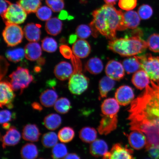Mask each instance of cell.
Masks as SVG:
<instances>
[{"instance_id": "db71d44e", "label": "cell", "mask_w": 159, "mask_h": 159, "mask_svg": "<svg viewBox=\"0 0 159 159\" xmlns=\"http://www.w3.org/2000/svg\"><path fill=\"white\" fill-rule=\"evenodd\" d=\"M77 36L76 34H71L70 35L69 38V43L70 44H73L77 41Z\"/></svg>"}, {"instance_id": "f1b7e54d", "label": "cell", "mask_w": 159, "mask_h": 159, "mask_svg": "<svg viewBox=\"0 0 159 159\" xmlns=\"http://www.w3.org/2000/svg\"><path fill=\"white\" fill-rule=\"evenodd\" d=\"M20 154L23 159H35L38 156V150L34 144L28 143L22 148Z\"/></svg>"}, {"instance_id": "c3c4849f", "label": "cell", "mask_w": 159, "mask_h": 159, "mask_svg": "<svg viewBox=\"0 0 159 159\" xmlns=\"http://www.w3.org/2000/svg\"><path fill=\"white\" fill-rule=\"evenodd\" d=\"M149 156L152 159H159V146H152L146 150Z\"/></svg>"}, {"instance_id": "7bdbcfd3", "label": "cell", "mask_w": 159, "mask_h": 159, "mask_svg": "<svg viewBox=\"0 0 159 159\" xmlns=\"http://www.w3.org/2000/svg\"><path fill=\"white\" fill-rule=\"evenodd\" d=\"M138 12L139 16L143 20L150 19L153 13V11L152 7L146 4L141 6L139 7Z\"/></svg>"}, {"instance_id": "836d02e7", "label": "cell", "mask_w": 159, "mask_h": 159, "mask_svg": "<svg viewBox=\"0 0 159 159\" xmlns=\"http://www.w3.org/2000/svg\"><path fill=\"white\" fill-rule=\"evenodd\" d=\"M6 56L7 59L11 62H19L25 57V49L17 48L9 50L6 52Z\"/></svg>"}, {"instance_id": "74e56055", "label": "cell", "mask_w": 159, "mask_h": 159, "mask_svg": "<svg viewBox=\"0 0 159 159\" xmlns=\"http://www.w3.org/2000/svg\"><path fill=\"white\" fill-rule=\"evenodd\" d=\"M51 153L53 159H63L67 154V149L64 144L57 143L53 147Z\"/></svg>"}, {"instance_id": "d590c367", "label": "cell", "mask_w": 159, "mask_h": 159, "mask_svg": "<svg viewBox=\"0 0 159 159\" xmlns=\"http://www.w3.org/2000/svg\"><path fill=\"white\" fill-rule=\"evenodd\" d=\"M57 136L61 142L63 143H69L74 138L75 136V131L70 127H65L59 131Z\"/></svg>"}, {"instance_id": "4dcf8cb0", "label": "cell", "mask_w": 159, "mask_h": 159, "mask_svg": "<svg viewBox=\"0 0 159 159\" xmlns=\"http://www.w3.org/2000/svg\"><path fill=\"white\" fill-rule=\"evenodd\" d=\"M42 0H19L17 4L28 14L36 12L41 5Z\"/></svg>"}, {"instance_id": "e575fe53", "label": "cell", "mask_w": 159, "mask_h": 159, "mask_svg": "<svg viewBox=\"0 0 159 159\" xmlns=\"http://www.w3.org/2000/svg\"><path fill=\"white\" fill-rule=\"evenodd\" d=\"M54 107L55 110L59 114H66L71 109V103L68 99L62 97L57 99Z\"/></svg>"}, {"instance_id": "b9f144b4", "label": "cell", "mask_w": 159, "mask_h": 159, "mask_svg": "<svg viewBox=\"0 0 159 159\" xmlns=\"http://www.w3.org/2000/svg\"><path fill=\"white\" fill-rule=\"evenodd\" d=\"M36 15L38 18L42 21H48L51 19L52 11L51 8L46 6H43L37 10Z\"/></svg>"}, {"instance_id": "60d3db41", "label": "cell", "mask_w": 159, "mask_h": 159, "mask_svg": "<svg viewBox=\"0 0 159 159\" xmlns=\"http://www.w3.org/2000/svg\"><path fill=\"white\" fill-rule=\"evenodd\" d=\"M92 34V29L90 26L86 25H81L77 27L76 34L81 39L88 38Z\"/></svg>"}, {"instance_id": "9a60e30c", "label": "cell", "mask_w": 159, "mask_h": 159, "mask_svg": "<svg viewBox=\"0 0 159 159\" xmlns=\"http://www.w3.org/2000/svg\"><path fill=\"white\" fill-rule=\"evenodd\" d=\"M128 138L130 146L135 150H140L146 146V137L144 133L141 131L133 130L128 135Z\"/></svg>"}, {"instance_id": "e0dca14e", "label": "cell", "mask_w": 159, "mask_h": 159, "mask_svg": "<svg viewBox=\"0 0 159 159\" xmlns=\"http://www.w3.org/2000/svg\"><path fill=\"white\" fill-rule=\"evenodd\" d=\"M73 54L79 58H84L90 54L91 48L90 45L84 39H79L73 44Z\"/></svg>"}, {"instance_id": "bcb514c9", "label": "cell", "mask_w": 159, "mask_h": 159, "mask_svg": "<svg viewBox=\"0 0 159 159\" xmlns=\"http://www.w3.org/2000/svg\"><path fill=\"white\" fill-rule=\"evenodd\" d=\"M137 4V0H119V6L121 9L129 11L134 9Z\"/></svg>"}, {"instance_id": "ac0fdd59", "label": "cell", "mask_w": 159, "mask_h": 159, "mask_svg": "<svg viewBox=\"0 0 159 159\" xmlns=\"http://www.w3.org/2000/svg\"><path fill=\"white\" fill-rule=\"evenodd\" d=\"M41 26L37 24H28L24 28V34L25 38L30 42H37L40 39Z\"/></svg>"}, {"instance_id": "8fae6325", "label": "cell", "mask_w": 159, "mask_h": 159, "mask_svg": "<svg viewBox=\"0 0 159 159\" xmlns=\"http://www.w3.org/2000/svg\"><path fill=\"white\" fill-rule=\"evenodd\" d=\"M125 70L123 65L115 60L109 61L105 69L107 76L116 81L120 80L124 78Z\"/></svg>"}, {"instance_id": "8992f818", "label": "cell", "mask_w": 159, "mask_h": 159, "mask_svg": "<svg viewBox=\"0 0 159 159\" xmlns=\"http://www.w3.org/2000/svg\"><path fill=\"white\" fill-rule=\"evenodd\" d=\"M9 77L11 79L10 83L14 91L20 90V94L33 80V77L30 74L28 69L21 67H18Z\"/></svg>"}, {"instance_id": "7a4b0ae2", "label": "cell", "mask_w": 159, "mask_h": 159, "mask_svg": "<svg viewBox=\"0 0 159 159\" xmlns=\"http://www.w3.org/2000/svg\"><path fill=\"white\" fill-rule=\"evenodd\" d=\"M93 19L89 24L91 29L96 30L107 39H116V31L126 30L124 13L113 6L103 5L92 13Z\"/></svg>"}, {"instance_id": "2e32d148", "label": "cell", "mask_w": 159, "mask_h": 159, "mask_svg": "<svg viewBox=\"0 0 159 159\" xmlns=\"http://www.w3.org/2000/svg\"><path fill=\"white\" fill-rule=\"evenodd\" d=\"M74 71L73 67L70 63L63 61L56 66L54 73L57 78L61 81L69 79Z\"/></svg>"}, {"instance_id": "cb8c5ba5", "label": "cell", "mask_w": 159, "mask_h": 159, "mask_svg": "<svg viewBox=\"0 0 159 159\" xmlns=\"http://www.w3.org/2000/svg\"><path fill=\"white\" fill-rule=\"evenodd\" d=\"M140 17L137 12L129 11L124 13V23L127 29H134L137 28L140 22Z\"/></svg>"}, {"instance_id": "6da1fadb", "label": "cell", "mask_w": 159, "mask_h": 159, "mask_svg": "<svg viewBox=\"0 0 159 159\" xmlns=\"http://www.w3.org/2000/svg\"><path fill=\"white\" fill-rule=\"evenodd\" d=\"M131 103L128 118L130 130L144 133L146 150L159 146V85L151 80V85Z\"/></svg>"}, {"instance_id": "9c48e42d", "label": "cell", "mask_w": 159, "mask_h": 159, "mask_svg": "<svg viewBox=\"0 0 159 159\" xmlns=\"http://www.w3.org/2000/svg\"><path fill=\"white\" fill-rule=\"evenodd\" d=\"M133 154L134 151L132 149L117 143L104 155L102 159H135Z\"/></svg>"}, {"instance_id": "ab89813d", "label": "cell", "mask_w": 159, "mask_h": 159, "mask_svg": "<svg viewBox=\"0 0 159 159\" xmlns=\"http://www.w3.org/2000/svg\"><path fill=\"white\" fill-rule=\"evenodd\" d=\"M147 42L150 51L159 53V34L154 33L151 35L148 38Z\"/></svg>"}, {"instance_id": "f6af8a7d", "label": "cell", "mask_w": 159, "mask_h": 159, "mask_svg": "<svg viewBox=\"0 0 159 159\" xmlns=\"http://www.w3.org/2000/svg\"><path fill=\"white\" fill-rule=\"evenodd\" d=\"M16 118V114L14 112L8 110H2L1 111L0 122L1 124L14 120Z\"/></svg>"}, {"instance_id": "603a6c76", "label": "cell", "mask_w": 159, "mask_h": 159, "mask_svg": "<svg viewBox=\"0 0 159 159\" xmlns=\"http://www.w3.org/2000/svg\"><path fill=\"white\" fill-rule=\"evenodd\" d=\"M90 152L93 156L99 157L108 152V146L104 140L97 139L92 143L89 148Z\"/></svg>"}, {"instance_id": "83f0119b", "label": "cell", "mask_w": 159, "mask_h": 159, "mask_svg": "<svg viewBox=\"0 0 159 159\" xmlns=\"http://www.w3.org/2000/svg\"><path fill=\"white\" fill-rule=\"evenodd\" d=\"M85 68L91 74L98 75L102 72L104 68V65L100 59L94 57L87 61Z\"/></svg>"}, {"instance_id": "7402d4cb", "label": "cell", "mask_w": 159, "mask_h": 159, "mask_svg": "<svg viewBox=\"0 0 159 159\" xmlns=\"http://www.w3.org/2000/svg\"><path fill=\"white\" fill-rule=\"evenodd\" d=\"M119 104L116 99L109 98L105 99L101 106L102 115L110 116L117 115L120 108Z\"/></svg>"}, {"instance_id": "6f0895ef", "label": "cell", "mask_w": 159, "mask_h": 159, "mask_svg": "<svg viewBox=\"0 0 159 159\" xmlns=\"http://www.w3.org/2000/svg\"><path fill=\"white\" fill-rule=\"evenodd\" d=\"M2 125V127L3 129H6V130H8L11 128V125L8 123H5Z\"/></svg>"}, {"instance_id": "d4e9b609", "label": "cell", "mask_w": 159, "mask_h": 159, "mask_svg": "<svg viewBox=\"0 0 159 159\" xmlns=\"http://www.w3.org/2000/svg\"><path fill=\"white\" fill-rule=\"evenodd\" d=\"M58 95L53 89H48L41 93L39 97L41 104L46 107H51L54 105L57 100Z\"/></svg>"}, {"instance_id": "9f6ffc18", "label": "cell", "mask_w": 159, "mask_h": 159, "mask_svg": "<svg viewBox=\"0 0 159 159\" xmlns=\"http://www.w3.org/2000/svg\"><path fill=\"white\" fill-rule=\"evenodd\" d=\"M118 0H104L107 5L114 6L116 4V2Z\"/></svg>"}, {"instance_id": "4316f807", "label": "cell", "mask_w": 159, "mask_h": 159, "mask_svg": "<svg viewBox=\"0 0 159 159\" xmlns=\"http://www.w3.org/2000/svg\"><path fill=\"white\" fill-rule=\"evenodd\" d=\"M62 22L57 17L51 18L46 23L45 29L49 34L53 36L57 35L62 30Z\"/></svg>"}, {"instance_id": "f35d334b", "label": "cell", "mask_w": 159, "mask_h": 159, "mask_svg": "<svg viewBox=\"0 0 159 159\" xmlns=\"http://www.w3.org/2000/svg\"><path fill=\"white\" fill-rule=\"evenodd\" d=\"M42 48L43 51L48 53H53L57 51V44L56 41L52 37H47L42 41Z\"/></svg>"}, {"instance_id": "7c38bea8", "label": "cell", "mask_w": 159, "mask_h": 159, "mask_svg": "<svg viewBox=\"0 0 159 159\" xmlns=\"http://www.w3.org/2000/svg\"><path fill=\"white\" fill-rule=\"evenodd\" d=\"M100 124L98 128L99 134L106 135L116 129L118 125L117 115L114 116L102 115Z\"/></svg>"}, {"instance_id": "277c9868", "label": "cell", "mask_w": 159, "mask_h": 159, "mask_svg": "<svg viewBox=\"0 0 159 159\" xmlns=\"http://www.w3.org/2000/svg\"><path fill=\"white\" fill-rule=\"evenodd\" d=\"M71 59L74 71L69 79L68 88L72 94L80 95L88 88L89 80L81 73L82 65L79 58L73 55Z\"/></svg>"}, {"instance_id": "d6a6232c", "label": "cell", "mask_w": 159, "mask_h": 159, "mask_svg": "<svg viewBox=\"0 0 159 159\" xmlns=\"http://www.w3.org/2000/svg\"><path fill=\"white\" fill-rule=\"evenodd\" d=\"M122 65L125 70L128 74L135 73L141 68L140 63L136 56L125 59Z\"/></svg>"}, {"instance_id": "5bb4252c", "label": "cell", "mask_w": 159, "mask_h": 159, "mask_svg": "<svg viewBox=\"0 0 159 159\" xmlns=\"http://www.w3.org/2000/svg\"><path fill=\"white\" fill-rule=\"evenodd\" d=\"M21 138V134L16 128L15 126L11 127L6 134L1 137V141L3 148L17 144L20 142Z\"/></svg>"}, {"instance_id": "ee69618b", "label": "cell", "mask_w": 159, "mask_h": 159, "mask_svg": "<svg viewBox=\"0 0 159 159\" xmlns=\"http://www.w3.org/2000/svg\"><path fill=\"white\" fill-rule=\"evenodd\" d=\"M48 6L55 12L61 11L65 7L63 0H46Z\"/></svg>"}, {"instance_id": "5b68a950", "label": "cell", "mask_w": 159, "mask_h": 159, "mask_svg": "<svg viewBox=\"0 0 159 159\" xmlns=\"http://www.w3.org/2000/svg\"><path fill=\"white\" fill-rule=\"evenodd\" d=\"M136 57L141 69L146 72L151 80L159 85V57L149 53Z\"/></svg>"}, {"instance_id": "ffe728a7", "label": "cell", "mask_w": 159, "mask_h": 159, "mask_svg": "<svg viewBox=\"0 0 159 159\" xmlns=\"http://www.w3.org/2000/svg\"><path fill=\"white\" fill-rule=\"evenodd\" d=\"M25 58L30 61L38 60L42 55L41 46L37 42H30L25 48Z\"/></svg>"}, {"instance_id": "52a82bcc", "label": "cell", "mask_w": 159, "mask_h": 159, "mask_svg": "<svg viewBox=\"0 0 159 159\" xmlns=\"http://www.w3.org/2000/svg\"><path fill=\"white\" fill-rule=\"evenodd\" d=\"M27 17V13L18 4L11 3L2 17L6 25L22 24Z\"/></svg>"}, {"instance_id": "f907efd6", "label": "cell", "mask_w": 159, "mask_h": 159, "mask_svg": "<svg viewBox=\"0 0 159 159\" xmlns=\"http://www.w3.org/2000/svg\"><path fill=\"white\" fill-rule=\"evenodd\" d=\"M8 65V63L6 61L5 59L3 57H1V66H3L2 67L1 66V69L3 68V69L1 70V79L2 78V77H3L5 75L6 72H7V70Z\"/></svg>"}, {"instance_id": "1f68e13d", "label": "cell", "mask_w": 159, "mask_h": 159, "mask_svg": "<svg viewBox=\"0 0 159 159\" xmlns=\"http://www.w3.org/2000/svg\"><path fill=\"white\" fill-rule=\"evenodd\" d=\"M79 136L80 138L83 142L92 143L96 140L97 133L94 128L85 127L80 131Z\"/></svg>"}, {"instance_id": "484cf974", "label": "cell", "mask_w": 159, "mask_h": 159, "mask_svg": "<svg viewBox=\"0 0 159 159\" xmlns=\"http://www.w3.org/2000/svg\"><path fill=\"white\" fill-rule=\"evenodd\" d=\"M115 82L114 80L108 76H105L101 79L99 82V99L105 98L109 91L114 88Z\"/></svg>"}, {"instance_id": "680465c9", "label": "cell", "mask_w": 159, "mask_h": 159, "mask_svg": "<svg viewBox=\"0 0 159 159\" xmlns=\"http://www.w3.org/2000/svg\"></svg>"}, {"instance_id": "ba28073f", "label": "cell", "mask_w": 159, "mask_h": 159, "mask_svg": "<svg viewBox=\"0 0 159 159\" xmlns=\"http://www.w3.org/2000/svg\"><path fill=\"white\" fill-rule=\"evenodd\" d=\"M24 34L21 28L17 25H6L2 33L4 40L8 46L15 47L21 43Z\"/></svg>"}, {"instance_id": "44dd1931", "label": "cell", "mask_w": 159, "mask_h": 159, "mask_svg": "<svg viewBox=\"0 0 159 159\" xmlns=\"http://www.w3.org/2000/svg\"><path fill=\"white\" fill-rule=\"evenodd\" d=\"M133 84L136 88L142 90L150 83V78L145 71L141 69L133 75L132 79Z\"/></svg>"}, {"instance_id": "30bf717a", "label": "cell", "mask_w": 159, "mask_h": 159, "mask_svg": "<svg viewBox=\"0 0 159 159\" xmlns=\"http://www.w3.org/2000/svg\"><path fill=\"white\" fill-rule=\"evenodd\" d=\"M1 98L0 105L1 108L4 106L11 109L14 107L13 102L15 97V94L10 83L6 81L1 82Z\"/></svg>"}, {"instance_id": "7dc6e473", "label": "cell", "mask_w": 159, "mask_h": 159, "mask_svg": "<svg viewBox=\"0 0 159 159\" xmlns=\"http://www.w3.org/2000/svg\"><path fill=\"white\" fill-rule=\"evenodd\" d=\"M60 52L65 58L70 59L73 56L72 50L70 48L66 45H62L59 47Z\"/></svg>"}, {"instance_id": "4fadbf2b", "label": "cell", "mask_w": 159, "mask_h": 159, "mask_svg": "<svg viewBox=\"0 0 159 159\" xmlns=\"http://www.w3.org/2000/svg\"><path fill=\"white\" fill-rule=\"evenodd\" d=\"M115 98L119 104L126 106L134 100V90L128 85H122L117 89L115 93Z\"/></svg>"}, {"instance_id": "f546056e", "label": "cell", "mask_w": 159, "mask_h": 159, "mask_svg": "<svg viewBox=\"0 0 159 159\" xmlns=\"http://www.w3.org/2000/svg\"><path fill=\"white\" fill-rule=\"evenodd\" d=\"M61 124V117L56 114H51L45 117L43 120L45 126L49 130H54L58 128Z\"/></svg>"}, {"instance_id": "11a10c76", "label": "cell", "mask_w": 159, "mask_h": 159, "mask_svg": "<svg viewBox=\"0 0 159 159\" xmlns=\"http://www.w3.org/2000/svg\"><path fill=\"white\" fill-rule=\"evenodd\" d=\"M33 108L38 111H41L43 109V107L40 105L39 103L37 102H34L32 104Z\"/></svg>"}, {"instance_id": "d6986e66", "label": "cell", "mask_w": 159, "mask_h": 159, "mask_svg": "<svg viewBox=\"0 0 159 159\" xmlns=\"http://www.w3.org/2000/svg\"><path fill=\"white\" fill-rule=\"evenodd\" d=\"M40 135L38 127L36 125L33 124L26 125L24 127L22 133L23 139L31 142H38Z\"/></svg>"}, {"instance_id": "8d00e7d4", "label": "cell", "mask_w": 159, "mask_h": 159, "mask_svg": "<svg viewBox=\"0 0 159 159\" xmlns=\"http://www.w3.org/2000/svg\"><path fill=\"white\" fill-rule=\"evenodd\" d=\"M58 136L53 132H49L43 135L41 142L45 148H49L54 146L58 142Z\"/></svg>"}, {"instance_id": "816d5d0a", "label": "cell", "mask_w": 159, "mask_h": 159, "mask_svg": "<svg viewBox=\"0 0 159 159\" xmlns=\"http://www.w3.org/2000/svg\"><path fill=\"white\" fill-rule=\"evenodd\" d=\"M68 13L66 11L63 10L61 11L58 16V18L60 20H65L68 18Z\"/></svg>"}, {"instance_id": "681fc988", "label": "cell", "mask_w": 159, "mask_h": 159, "mask_svg": "<svg viewBox=\"0 0 159 159\" xmlns=\"http://www.w3.org/2000/svg\"><path fill=\"white\" fill-rule=\"evenodd\" d=\"M1 1V15L2 17L3 16L6 11L11 3L7 0H0Z\"/></svg>"}, {"instance_id": "f5cc1de1", "label": "cell", "mask_w": 159, "mask_h": 159, "mask_svg": "<svg viewBox=\"0 0 159 159\" xmlns=\"http://www.w3.org/2000/svg\"><path fill=\"white\" fill-rule=\"evenodd\" d=\"M62 159H81L80 157L77 154L75 153H70L67 154L65 157Z\"/></svg>"}, {"instance_id": "3957f363", "label": "cell", "mask_w": 159, "mask_h": 159, "mask_svg": "<svg viewBox=\"0 0 159 159\" xmlns=\"http://www.w3.org/2000/svg\"><path fill=\"white\" fill-rule=\"evenodd\" d=\"M148 47L146 41L140 36L115 39L109 41L108 48L121 56L131 57L144 52Z\"/></svg>"}]
</instances>
